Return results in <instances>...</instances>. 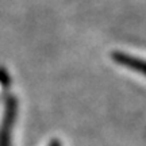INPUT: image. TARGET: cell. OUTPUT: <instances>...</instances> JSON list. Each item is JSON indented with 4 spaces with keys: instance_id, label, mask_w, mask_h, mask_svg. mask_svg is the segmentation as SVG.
<instances>
[{
    "instance_id": "3957f363",
    "label": "cell",
    "mask_w": 146,
    "mask_h": 146,
    "mask_svg": "<svg viewBox=\"0 0 146 146\" xmlns=\"http://www.w3.org/2000/svg\"><path fill=\"white\" fill-rule=\"evenodd\" d=\"M0 83L3 87H7L8 85V74L4 69H0Z\"/></svg>"
},
{
    "instance_id": "7a4b0ae2",
    "label": "cell",
    "mask_w": 146,
    "mask_h": 146,
    "mask_svg": "<svg viewBox=\"0 0 146 146\" xmlns=\"http://www.w3.org/2000/svg\"><path fill=\"white\" fill-rule=\"evenodd\" d=\"M111 57H112V60L116 64H119V65L125 66V68L135 70V72L146 76V61L145 60L138 58V57H133L130 54L122 53V52H114L111 54Z\"/></svg>"
},
{
    "instance_id": "277c9868",
    "label": "cell",
    "mask_w": 146,
    "mask_h": 146,
    "mask_svg": "<svg viewBox=\"0 0 146 146\" xmlns=\"http://www.w3.org/2000/svg\"><path fill=\"white\" fill-rule=\"evenodd\" d=\"M49 146H61V142L58 141V139H53V141L49 143Z\"/></svg>"
},
{
    "instance_id": "6da1fadb",
    "label": "cell",
    "mask_w": 146,
    "mask_h": 146,
    "mask_svg": "<svg viewBox=\"0 0 146 146\" xmlns=\"http://www.w3.org/2000/svg\"><path fill=\"white\" fill-rule=\"evenodd\" d=\"M18 112V102L10 96L4 104V114L0 125V146H11V129L15 123Z\"/></svg>"
}]
</instances>
